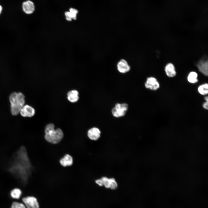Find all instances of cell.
<instances>
[{"label": "cell", "mask_w": 208, "mask_h": 208, "mask_svg": "<svg viewBox=\"0 0 208 208\" xmlns=\"http://www.w3.org/2000/svg\"><path fill=\"white\" fill-rule=\"evenodd\" d=\"M9 170L14 176L25 181L30 174L32 167L25 148L21 147L14 157Z\"/></svg>", "instance_id": "6da1fadb"}, {"label": "cell", "mask_w": 208, "mask_h": 208, "mask_svg": "<svg viewBox=\"0 0 208 208\" xmlns=\"http://www.w3.org/2000/svg\"><path fill=\"white\" fill-rule=\"evenodd\" d=\"M9 99L11 114L14 116L17 115L25 105L24 95L21 92H13L10 95Z\"/></svg>", "instance_id": "7a4b0ae2"}, {"label": "cell", "mask_w": 208, "mask_h": 208, "mask_svg": "<svg viewBox=\"0 0 208 208\" xmlns=\"http://www.w3.org/2000/svg\"><path fill=\"white\" fill-rule=\"evenodd\" d=\"M44 138L48 142L53 144L60 142L64 137V133L60 129L55 128L44 131Z\"/></svg>", "instance_id": "3957f363"}, {"label": "cell", "mask_w": 208, "mask_h": 208, "mask_svg": "<svg viewBox=\"0 0 208 208\" xmlns=\"http://www.w3.org/2000/svg\"><path fill=\"white\" fill-rule=\"evenodd\" d=\"M129 108L126 103H117L112 110L113 116L116 118H120L125 116Z\"/></svg>", "instance_id": "277c9868"}, {"label": "cell", "mask_w": 208, "mask_h": 208, "mask_svg": "<svg viewBox=\"0 0 208 208\" xmlns=\"http://www.w3.org/2000/svg\"><path fill=\"white\" fill-rule=\"evenodd\" d=\"M23 201L27 208H39V206L37 199L34 196H27L22 199Z\"/></svg>", "instance_id": "5b68a950"}, {"label": "cell", "mask_w": 208, "mask_h": 208, "mask_svg": "<svg viewBox=\"0 0 208 208\" xmlns=\"http://www.w3.org/2000/svg\"><path fill=\"white\" fill-rule=\"evenodd\" d=\"M145 86L146 88L155 90L159 88L160 85L155 78L153 77H150L147 78L145 83Z\"/></svg>", "instance_id": "8992f818"}, {"label": "cell", "mask_w": 208, "mask_h": 208, "mask_svg": "<svg viewBox=\"0 0 208 208\" xmlns=\"http://www.w3.org/2000/svg\"><path fill=\"white\" fill-rule=\"evenodd\" d=\"M117 68L118 71L122 74L129 72L131 69L130 66L124 59H122L118 62L117 64Z\"/></svg>", "instance_id": "52a82bcc"}, {"label": "cell", "mask_w": 208, "mask_h": 208, "mask_svg": "<svg viewBox=\"0 0 208 208\" xmlns=\"http://www.w3.org/2000/svg\"><path fill=\"white\" fill-rule=\"evenodd\" d=\"M102 180L103 185L107 188L115 190L118 187V184L115 179L113 178H108L106 177H103Z\"/></svg>", "instance_id": "ba28073f"}, {"label": "cell", "mask_w": 208, "mask_h": 208, "mask_svg": "<svg viewBox=\"0 0 208 208\" xmlns=\"http://www.w3.org/2000/svg\"><path fill=\"white\" fill-rule=\"evenodd\" d=\"M35 113L34 108L29 105H24L20 110V113L24 117H31L33 116Z\"/></svg>", "instance_id": "9c48e42d"}, {"label": "cell", "mask_w": 208, "mask_h": 208, "mask_svg": "<svg viewBox=\"0 0 208 208\" xmlns=\"http://www.w3.org/2000/svg\"><path fill=\"white\" fill-rule=\"evenodd\" d=\"M197 66L200 72L205 76L208 75V62L205 58H203L199 61L197 64Z\"/></svg>", "instance_id": "30bf717a"}, {"label": "cell", "mask_w": 208, "mask_h": 208, "mask_svg": "<svg viewBox=\"0 0 208 208\" xmlns=\"http://www.w3.org/2000/svg\"><path fill=\"white\" fill-rule=\"evenodd\" d=\"M22 7L24 12L27 14L33 13L35 10L34 3L30 0L24 2L22 4Z\"/></svg>", "instance_id": "8fae6325"}, {"label": "cell", "mask_w": 208, "mask_h": 208, "mask_svg": "<svg viewBox=\"0 0 208 208\" xmlns=\"http://www.w3.org/2000/svg\"><path fill=\"white\" fill-rule=\"evenodd\" d=\"M101 132L99 129L96 127L90 129L88 131L87 135L89 138L92 140H96L100 137Z\"/></svg>", "instance_id": "7c38bea8"}, {"label": "cell", "mask_w": 208, "mask_h": 208, "mask_svg": "<svg viewBox=\"0 0 208 208\" xmlns=\"http://www.w3.org/2000/svg\"><path fill=\"white\" fill-rule=\"evenodd\" d=\"M60 162L64 167L71 166L73 163V159L70 155L66 154L60 160Z\"/></svg>", "instance_id": "4fadbf2b"}, {"label": "cell", "mask_w": 208, "mask_h": 208, "mask_svg": "<svg viewBox=\"0 0 208 208\" xmlns=\"http://www.w3.org/2000/svg\"><path fill=\"white\" fill-rule=\"evenodd\" d=\"M165 70L167 75L170 77H175L176 72L174 65L171 63H168L165 67Z\"/></svg>", "instance_id": "5bb4252c"}, {"label": "cell", "mask_w": 208, "mask_h": 208, "mask_svg": "<svg viewBox=\"0 0 208 208\" xmlns=\"http://www.w3.org/2000/svg\"><path fill=\"white\" fill-rule=\"evenodd\" d=\"M79 93L76 90H72L68 92L67 98L70 102L74 103L77 101L79 99Z\"/></svg>", "instance_id": "9a60e30c"}, {"label": "cell", "mask_w": 208, "mask_h": 208, "mask_svg": "<svg viewBox=\"0 0 208 208\" xmlns=\"http://www.w3.org/2000/svg\"><path fill=\"white\" fill-rule=\"evenodd\" d=\"M198 74L194 71L190 72L188 75L187 79L188 81L190 83H194L198 81L197 79Z\"/></svg>", "instance_id": "2e32d148"}, {"label": "cell", "mask_w": 208, "mask_h": 208, "mask_svg": "<svg viewBox=\"0 0 208 208\" xmlns=\"http://www.w3.org/2000/svg\"><path fill=\"white\" fill-rule=\"evenodd\" d=\"M198 92L202 95H205L208 93V84L205 83L200 86L198 88Z\"/></svg>", "instance_id": "e0dca14e"}, {"label": "cell", "mask_w": 208, "mask_h": 208, "mask_svg": "<svg viewBox=\"0 0 208 208\" xmlns=\"http://www.w3.org/2000/svg\"><path fill=\"white\" fill-rule=\"evenodd\" d=\"M21 194V190L17 188L14 189L11 192L10 195L14 199H19Z\"/></svg>", "instance_id": "ac0fdd59"}, {"label": "cell", "mask_w": 208, "mask_h": 208, "mask_svg": "<svg viewBox=\"0 0 208 208\" xmlns=\"http://www.w3.org/2000/svg\"><path fill=\"white\" fill-rule=\"evenodd\" d=\"M69 12L72 16L73 20H76L77 14L78 13L77 10L74 8H71L69 10Z\"/></svg>", "instance_id": "d6986e66"}, {"label": "cell", "mask_w": 208, "mask_h": 208, "mask_svg": "<svg viewBox=\"0 0 208 208\" xmlns=\"http://www.w3.org/2000/svg\"><path fill=\"white\" fill-rule=\"evenodd\" d=\"M11 208H26L25 205L22 203L14 202L12 204Z\"/></svg>", "instance_id": "ffe728a7"}, {"label": "cell", "mask_w": 208, "mask_h": 208, "mask_svg": "<svg viewBox=\"0 0 208 208\" xmlns=\"http://www.w3.org/2000/svg\"><path fill=\"white\" fill-rule=\"evenodd\" d=\"M66 19L68 21H71L72 20V18L70 13L69 11H66L65 12Z\"/></svg>", "instance_id": "44dd1931"}, {"label": "cell", "mask_w": 208, "mask_h": 208, "mask_svg": "<svg viewBox=\"0 0 208 208\" xmlns=\"http://www.w3.org/2000/svg\"><path fill=\"white\" fill-rule=\"evenodd\" d=\"M95 183L100 186H102L103 185V183L101 179L96 180L95 181Z\"/></svg>", "instance_id": "7402d4cb"}, {"label": "cell", "mask_w": 208, "mask_h": 208, "mask_svg": "<svg viewBox=\"0 0 208 208\" xmlns=\"http://www.w3.org/2000/svg\"><path fill=\"white\" fill-rule=\"evenodd\" d=\"M203 107L204 109L207 110L208 109V100L205 101L203 105Z\"/></svg>", "instance_id": "603a6c76"}, {"label": "cell", "mask_w": 208, "mask_h": 208, "mask_svg": "<svg viewBox=\"0 0 208 208\" xmlns=\"http://www.w3.org/2000/svg\"><path fill=\"white\" fill-rule=\"evenodd\" d=\"M2 6L0 5V15L2 11Z\"/></svg>", "instance_id": "cb8c5ba5"}]
</instances>
